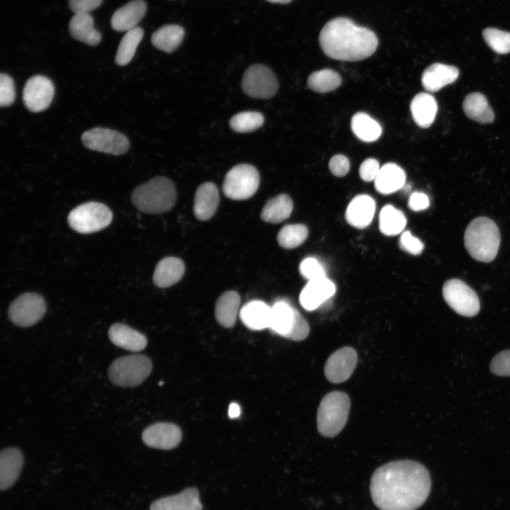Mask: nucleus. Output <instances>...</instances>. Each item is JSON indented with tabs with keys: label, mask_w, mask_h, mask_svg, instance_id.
Instances as JSON below:
<instances>
[{
	"label": "nucleus",
	"mask_w": 510,
	"mask_h": 510,
	"mask_svg": "<svg viewBox=\"0 0 510 510\" xmlns=\"http://www.w3.org/2000/svg\"><path fill=\"white\" fill-rule=\"evenodd\" d=\"M431 477L421 463L411 460L387 463L373 474L370 492L380 510H416L427 499Z\"/></svg>",
	"instance_id": "nucleus-1"
},
{
	"label": "nucleus",
	"mask_w": 510,
	"mask_h": 510,
	"mask_svg": "<svg viewBox=\"0 0 510 510\" xmlns=\"http://www.w3.org/2000/svg\"><path fill=\"white\" fill-rule=\"evenodd\" d=\"M319 42L328 57L342 61H359L371 56L378 45L372 30L360 26L347 18L328 21L322 28Z\"/></svg>",
	"instance_id": "nucleus-2"
},
{
	"label": "nucleus",
	"mask_w": 510,
	"mask_h": 510,
	"mask_svg": "<svg viewBox=\"0 0 510 510\" xmlns=\"http://www.w3.org/2000/svg\"><path fill=\"white\" fill-rule=\"evenodd\" d=\"M464 242L467 251L474 259L490 262L495 259L500 244L498 227L487 217L475 218L465 231Z\"/></svg>",
	"instance_id": "nucleus-3"
},
{
	"label": "nucleus",
	"mask_w": 510,
	"mask_h": 510,
	"mask_svg": "<svg viewBox=\"0 0 510 510\" xmlns=\"http://www.w3.org/2000/svg\"><path fill=\"white\" fill-rule=\"evenodd\" d=\"M132 202L140 211L160 214L169 211L176 200L174 183L163 176L156 177L135 188Z\"/></svg>",
	"instance_id": "nucleus-4"
},
{
	"label": "nucleus",
	"mask_w": 510,
	"mask_h": 510,
	"mask_svg": "<svg viewBox=\"0 0 510 510\" xmlns=\"http://www.w3.org/2000/svg\"><path fill=\"white\" fill-rule=\"evenodd\" d=\"M350 399L341 391L327 394L321 400L317 415L318 431L325 437L336 436L344 427L349 410Z\"/></svg>",
	"instance_id": "nucleus-5"
},
{
	"label": "nucleus",
	"mask_w": 510,
	"mask_h": 510,
	"mask_svg": "<svg viewBox=\"0 0 510 510\" xmlns=\"http://www.w3.org/2000/svg\"><path fill=\"white\" fill-rule=\"evenodd\" d=\"M152 363L145 355L136 354L120 357L110 365L108 375L112 383L120 387H135L150 374Z\"/></svg>",
	"instance_id": "nucleus-6"
},
{
	"label": "nucleus",
	"mask_w": 510,
	"mask_h": 510,
	"mask_svg": "<svg viewBox=\"0 0 510 510\" xmlns=\"http://www.w3.org/2000/svg\"><path fill=\"white\" fill-rule=\"evenodd\" d=\"M112 218V212L106 205L98 202H88L74 208L67 220L74 230L89 234L106 227Z\"/></svg>",
	"instance_id": "nucleus-7"
},
{
	"label": "nucleus",
	"mask_w": 510,
	"mask_h": 510,
	"mask_svg": "<svg viewBox=\"0 0 510 510\" xmlns=\"http://www.w3.org/2000/svg\"><path fill=\"white\" fill-rule=\"evenodd\" d=\"M259 180V172L254 166L248 164H238L227 173L222 191L232 200H246L256 193Z\"/></svg>",
	"instance_id": "nucleus-8"
},
{
	"label": "nucleus",
	"mask_w": 510,
	"mask_h": 510,
	"mask_svg": "<svg viewBox=\"0 0 510 510\" xmlns=\"http://www.w3.org/2000/svg\"><path fill=\"white\" fill-rule=\"evenodd\" d=\"M443 296L447 304L460 315L473 317L480 311L476 293L459 279H451L444 283Z\"/></svg>",
	"instance_id": "nucleus-9"
},
{
	"label": "nucleus",
	"mask_w": 510,
	"mask_h": 510,
	"mask_svg": "<svg viewBox=\"0 0 510 510\" xmlns=\"http://www.w3.org/2000/svg\"><path fill=\"white\" fill-rule=\"evenodd\" d=\"M46 311L44 298L33 293L18 297L8 308L11 321L22 327H30L42 319Z\"/></svg>",
	"instance_id": "nucleus-10"
},
{
	"label": "nucleus",
	"mask_w": 510,
	"mask_h": 510,
	"mask_svg": "<svg viewBox=\"0 0 510 510\" xmlns=\"http://www.w3.org/2000/svg\"><path fill=\"white\" fill-rule=\"evenodd\" d=\"M242 86L248 96L264 99L276 94L278 84L275 74L268 67L254 64L244 72Z\"/></svg>",
	"instance_id": "nucleus-11"
},
{
	"label": "nucleus",
	"mask_w": 510,
	"mask_h": 510,
	"mask_svg": "<svg viewBox=\"0 0 510 510\" xmlns=\"http://www.w3.org/2000/svg\"><path fill=\"white\" fill-rule=\"evenodd\" d=\"M81 141L84 146L91 150L113 155L125 153L130 145L125 135L105 128H94L84 132Z\"/></svg>",
	"instance_id": "nucleus-12"
},
{
	"label": "nucleus",
	"mask_w": 510,
	"mask_h": 510,
	"mask_svg": "<svg viewBox=\"0 0 510 510\" xmlns=\"http://www.w3.org/2000/svg\"><path fill=\"white\" fill-rule=\"evenodd\" d=\"M55 94L52 81L46 76L35 75L27 80L23 91V101L31 112L38 113L47 108Z\"/></svg>",
	"instance_id": "nucleus-13"
},
{
	"label": "nucleus",
	"mask_w": 510,
	"mask_h": 510,
	"mask_svg": "<svg viewBox=\"0 0 510 510\" xmlns=\"http://www.w3.org/2000/svg\"><path fill=\"white\" fill-rule=\"evenodd\" d=\"M357 353L351 347H342L334 351L324 366L327 379L333 383L346 381L353 373L357 363Z\"/></svg>",
	"instance_id": "nucleus-14"
},
{
	"label": "nucleus",
	"mask_w": 510,
	"mask_h": 510,
	"mask_svg": "<svg viewBox=\"0 0 510 510\" xmlns=\"http://www.w3.org/2000/svg\"><path fill=\"white\" fill-rule=\"evenodd\" d=\"M181 436V431L176 424L161 422L147 427L142 432V438L149 447L171 450L179 444Z\"/></svg>",
	"instance_id": "nucleus-15"
},
{
	"label": "nucleus",
	"mask_w": 510,
	"mask_h": 510,
	"mask_svg": "<svg viewBox=\"0 0 510 510\" xmlns=\"http://www.w3.org/2000/svg\"><path fill=\"white\" fill-rule=\"evenodd\" d=\"M335 292L334 283L327 277L310 280L300 293V303L307 310H314L332 297Z\"/></svg>",
	"instance_id": "nucleus-16"
},
{
	"label": "nucleus",
	"mask_w": 510,
	"mask_h": 510,
	"mask_svg": "<svg viewBox=\"0 0 510 510\" xmlns=\"http://www.w3.org/2000/svg\"><path fill=\"white\" fill-rule=\"evenodd\" d=\"M149 510H203V505L198 490L195 487H188L178 494L153 502Z\"/></svg>",
	"instance_id": "nucleus-17"
},
{
	"label": "nucleus",
	"mask_w": 510,
	"mask_h": 510,
	"mask_svg": "<svg viewBox=\"0 0 510 510\" xmlns=\"http://www.w3.org/2000/svg\"><path fill=\"white\" fill-rule=\"evenodd\" d=\"M375 212V202L368 195H358L349 203L345 213L347 222L356 228L363 229L372 222Z\"/></svg>",
	"instance_id": "nucleus-18"
},
{
	"label": "nucleus",
	"mask_w": 510,
	"mask_h": 510,
	"mask_svg": "<svg viewBox=\"0 0 510 510\" xmlns=\"http://www.w3.org/2000/svg\"><path fill=\"white\" fill-rule=\"evenodd\" d=\"M458 76L459 70L456 67L434 63L424 69L421 81L425 90L437 92L444 86L453 83Z\"/></svg>",
	"instance_id": "nucleus-19"
},
{
	"label": "nucleus",
	"mask_w": 510,
	"mask_h": 510,
	"mask_svg": "<svg viewBox=\"0 0 510 510\" xmlns=\"http://www.w3.org/2000/svg\"><path fill=\"white\" fill-rule=\"evenodd\" d=\"M219 191L215 184L206 182L199 186L196 191L193 212L202 221L210 219L219 205Z\"/></svg>",
	"instance_id": "nucleus-20"
},
{
	"label": "nucleus",
	"mask_w": 510,
	"mask_h": 510,
	"mask_svg": "<svg viewBox=\"0 0 510 510\" xmlns=\"http://www.w3.org/2000/svg\"><path fill=\"white\" fill-rule=\"evenodd\" d=\"M147 5L142 0H132L117 9L110 24L117 31H128L136 27L145 14Z\"/></svg>",
	"instance_id": "nucleus-21"
},
{
	"label": "nucleus",
	"mask_w": 510,
	"mask_h": 510,
	"mask_svg": "<svg viewBox=\"0 0 510 510\" xmlns=\"http://www.w3.org/2000/svg\"><path fill=\"white\" fill-rule=\"evenodd\" d=\"M23 463V456L17 448L4 449L0 453V489L6 490L18 479Z\"/></svg>",
	"instance_id": "nucleus-22"
},
{
	"label": "nucleus",
	"mask_w": 510,
	"mask_h": 510,
	"mask_svg": "<svg viewBox=\"0 0 510 510\" xmlns=\"http://www.w3.org/2000/svg\"><path fill=\"white\" fill-rule=\"evenodd\" d=\"M271 307L261 300L246 303L239 315L242 323L249 329L260 331L269 328Z\"/></svg>",
	"instance_id": "nucleus-23"
},
{
	"label": "nucleus",
	"mask_w": 510,
	"mask_h": 510,
	"mask_svg": "<svg viewBox=\"0 0 510 510\" xmlns=\"http://www.w3.org/2000/svg\"><path fill=\"white\" fill-rule=\"evenodd\" d=\"M185 272L183 261L174 256L162 259L157 264L154 274L153 282L159 288H168L178 283Z\"/></svg>",
	"instance_id": "nucleus-24"
},
{
	"label": "nucleus",
	"mask_w": 510,
	"mask_h": 510,
	"mask_svg": "<svg viewBox=\"0 0 510 510\" xmlns=\"http://www.w3.org/2000/svg\"><path fill=\"white\" fill-rule=\"evenodd\" d=\"M108 337L115 346L130 351H142L147 343L144 335L121 323H115L110 327Z\"/></svg>",
	"instance_id": "nucleus-25"
},
{
	"label": "nucleus",
	"mask_w": 510,
	"mask_h": 510,
	"mask_svg": "<svg viewBox=\"0 0 510 510\" xmlns=\"http://www.w3.org/2000/svg\"><path fill=\"white\" fill-rule=\"evenodd\" d=\"M94 18L89 13H74L69 24L71 35L89 45H97L101 41V35L94 28Z\"/></svg>",
	"instance_id": "nucleus-26"
},
{
	"label": "nucleus",
	"mask_w": 510,
	"mask_h": 510,
	"mask_svg": "<svg viewBox=\"0 0 510 510\" xmlns=\"http://www.w3.org/2000/svg\"><path fill=\"white\" fill-rule=\"evenodd\" d=\"M406 181L404 171L397 164L387 163L384 164L374 180L378 192L387 195L402 188Z\"/></svg>",
	"instance_id": "nucleus-27"
},
{
	"label": "nucleus",
	"mask_w": 510,
	"mask_h": 510,
	"mask_svg": "<svg viewBox=\"0 0 510 510\" xmlns=\"http://www.w3.org/2000/svg\"><path fill=\"white\" fill-rule=\"evenodd\" d=\"M410 110L416 124L422 128H427L435 120L438 110L437 102L432 95L421 92L413 98Z\"/></svg>",
	"instance_id": "nucleus-28"
},
{
	"label": "nucleus",
	"mask_w": 510,
	"mask_h": 510,
	"mask_svg": "<svg viewBox=\"0 0 510 510\" xmlns=\"http://www.w3.org/2000/svg\"><path fill=\"white\" fill-rule=\"evenodd\" d=\"M463 108L468 118L480 124L492 123L494 120L492 107L486 97L480 92L467 95L463 103Z\"/></svg>",
	"instance_id": "nucleus-29"
},
{
	"label": "nucleus",
	"mask_w": 510,
	"mask_h": 510,
	"mask_svg": "<svg viewBox=\"0 0 510 510\" xmlns=\"http://www.w3.org/2000/svg\"><path fill=\"white\" fill-rule=\"evenodd\" d=\"M240 304L238 293L230 290L222 293L217 299L215 314L218 323L224 327H232L237 320Z\"/></svg>",
	"instance_id": "nucleus-30"
},
{
	"label": "nucleus",
	"mask_w": 510,
	"mask_h": 510,
	"mask_svg": "<svg viewBox=\"0 0 510 510\" xmlns=\"http://www.w3.org/2000/svg\"><path fill=\"white\" fill-rule=\"evenodd\" d=\"M295 315V308L285 300H278L271 307L269 329L274 334L287 338Z\"/></svg>",
	"instance_id": "nucleus-31"
},
{
	"label": "nucleus",
	"mask_w": 510,
	"mask_h": 510,
	"mask_svg": "<svg viewBox=\"0 0 510 510\" xmlns=\"http://www.w3.org/2000/svg\"><path fill=\"white\" fill-rule=\"evenodd\" d=\"M293 208V203L289 196L279 194L264 205L261 212V219L269 223L277 224L288 219Z\"/></svg>",
	"instance_id": "nucleus-32"
},
{
	"label": "nucleus",
	"mask_w": 510,
	"mask_h": 510,
	"mask_svg": "<svg viewBox=\"0 0 510 510\" xmlns=\"http://www.w3.org/2000/svg\"><path fill=\"white\" fill-rule=\"evenodd\" d=\"M184 30L177 25H166L155 31L151 38L152 43L157 48L171 52L181 43Z\"/></svg>",
	"instance_id": "nucleus-33"
},
{
	"label": "nucleus",
	"mask_w": 510,
	"mask_h": 510,
	"mask_svg": "<svg viewBox=\"0 0 510 510\" xmlns=\"http://www.w3.org/2000/svg\"><path fill=\"white\" fill-rule=\"evenodd\" d=\"M351 128L353 134L361 140L371 142L377 140L382 134L380 125L366 113H356L351 118Z\"/></svg>",
	"instance_id": "nucleus-34"
},
{
	"label": "nucleus",
	"mask_w": 510,
	"mask_h": 510,
	"mask_svg": "<svg viewBox=\"0 0 510 510\" xmlns=\"http://www.w3.org/2000/svg\"><path fill=\"white\" fill-rule=\"evenodd\" d=\"M406 225L407 219L401 210L391 205H386L381 209L379 227L385 235H397L404 230Z\"/></svg>",
	"instance_id": "nucleus-35"
},
{
	"label": "nucleus",
	"mask_w": 510,
	"mask_h": 510,
	"mask_svg": "<svg viewBox=\"0 0 510 510\" xmlns=\"http://www.w3.org/2000/svg\"><path fill=\"white\" fill-rule=\"evenodd\" d=\"M142 37L143 30L140 27H136L126 32L117 50L115 59L117 64L125 66L132 60Z\"/></svg>",
	"instance_id": "nucleus-36"
},
{
	"label": "nucleus",
	"mask_w": 510,
	"mask_h": 510,
	"mask_svg": "<svg viewBox=\"0 0 510 510\" xmlns=\"http://www.w3.org/2000/svg\"><path fill=\"white\" fill-rule=\"evenodd\" d=\"M341 84V76L330 69L314 72L307 79L308 87L317 93L332 91L339 88Z\"/></svg>",
	"instance_id": "nucleus-37"
},
{
	"label": "nucleus",
	"mask_w": 510,
	"mask_h": 510,
	"mask_svg": "<svg viewBox=\"0 0 510 510\" xmlns=\"http://www.w3.org/2000/svg\"><path fill=\"white\" fill-rule=\"evenodd\" d=\"M307 236L308 230L305 225H286L279 231L277 240L281 247L294 249L301 245Z\"/></svg>",
	"instance_id": "nucleus-38"
},
{
	"label": "nucleus",
	"mask_w": 510,
	"mask_h": 510,
	"mask_svg": "<svg viewBox=\"0 0 510 510\" xmlns=\"http://www.w3.org/2000/svg\"><path fill=\"white\" fill-rule=\"evenodd\" d=\"M264 122L263 115L256 111H244L234 115L230 120L231 128L238 132H249L260 128Z\"/></svg>",
	"instance_id": "nucleus-39"
},
{
	"label": "nucleus",
	"mask_w": 510,
	"mask_h": 510,
	"mask_svg": "<svg viewBox=\"0 0 510 510\" xmlns=\"http://www.w3.org/2000/svg\"><path fill=\"white\" fill-rule=\"evenodd\" d=\"M482 36L487 45L496 53L504 55L510 52V33L495 28H487Z\"/></svg>",
	"instance_id": "nucleus-40"
},
{
	"label": "nucleus",
	"mask_w": 510,
	"mask_h": 510,
	"mask_svg": "<svg viewBox=\"0 0 510 510\" xmlns=\"http://www.w3.org/2000/svg\"><path fill=\"white\" fill-rule=\"evenodd\" d=\"M300 272L309 281L327 277L324 267L314 257H307L302 261L300 264Z\"/></svg>",
	"instance_id": "nucleus-41"
},
{
	"label": "nucleus",
	"mask_w": 510,
	"mask_h": 510,
	"mask_svg": "<svg viewBox=\"0 0 510 510\" xmlns=\"http://www.w3.org/2000/svg\"><path fill=\"white\" fill-rule=\"evenodd\" d=\"M16 97L15 86L13 79L6 74L0 75V106H11Z\"/></svg>",
	"instance_id": "nucleus-42"
},
{
	"label": "nucleus",
	"mask_w": 510,
	"mask_h": 510,
	"mask_svg": "<svg viewBox=\"0 0 510 510\" xmlns=\"http://www.w3.org/2000/svg\"><path fill=\"white\" fill-rule=\"evenodd\" d=\"M490 370L499 376H510V350L497 353L491 361Z\"/></svg>",
	"instance_id": "nucleus-43"
},
{
	"label": "nucleus",
	"mask_w": 510,
	"mask_h": 510,
	"mask_svg": "<svg viewBox=\"0 0 510 510\" xmlns=\"http://www.w3.org/2000/svg\"><path fill=\"white\" fill-rule=\"evenodd\" d=\"M310 327L307 322L299 311L295 308L294 322L293 327L287 338L293 341H302L309 334Z\"/></svg>",
	"instance_id": "nucleus-44"
},
{
	"label": "nucleus",
	"mask_w": 510,
	"mask_h": 510,
	"mask_svg": "<svg viewBox=\"0 0 510 510\" xmlns=\"http://www.w3.org/2000/svg\"><path fill=\"white\" fill-rule=\"evenodd\" d=\"M399 244L402 250L412 255L420 254L424 248L421 241L413 236L409 231H406L401 234Z\"/></svg>",
	"instance_id": "nucleus-45"
},
{
	"label": "nucleus",
	"mask_w": 510,
	"mask_h": 510,
	"mask_svg": "<svg viewBox=\"0 0 510 510\" xmlns=\"http://www.w3.org/2000/svg\"><path fill=\"white\" fill-rule=\"evenodd\" d=\"M380 169L379 162L373 158L365 159L360 166L359 175L365 181H374Z\"/></svg>",
	"instance_id": "nucleus-46"
},
{
	"label": "nucleus",
	"mask_w": 510,
	"mask_h": 510,
	"mask_svg": "<svg viewBox=\"0 0 510 510\" xmlns=\"http://www.w3.org/2000/svg\"><path fill=\"white\" fill-rule=\"evenodd\" d=\"M330 171L336 176L341 177L348 174L350 169L348 159L343 154H336L329 162Z\"/></svg>",
	"instance_id": "nucleus-47"
},
{
	"label": "nucleus",
	"mask_w": 510,
	"mask_h": 510,
	"mask_svg": "<svg viewBox=\"0 0 510 510\" xmlns=\"http://www.w3.org/2000/svg\"><path fill=\"white\" fill-rule=\"evenodd\" d=\"M103 0H69V8L74 13H90L98 7Z\"/></svg>",
	"instance_id": "nucleus-48"
},
{
	"label": "nucleus",
	"mask_w": 510,
	"mask_h": 510,
	"mask_svg": "<svg viewBox=\"0 0 510 510\" xmlns=\"http://www.w3.org/2000/svg\"><path fill=\"white\" fill-rule=\"evenodd\" d=\"M429 197L424 193L414 192L411 194L408 201L409 208L414 211H421L429 208Z\"/></svg>",
	"instance_id": "nucleus-49"
},
{
	"label": "nucleus",
	"mask_w": 510,
	"mask_h": 510,
	"mask_svg": "<svg viewBox=\"0 0 510 510\" xmlns=\"http://www.w3.org/2000/svg\"><path fill=\"white\" fill-rule=\"evenodd\" d=\"M228 415L230 418H237L240 415V407L237 403H231L229 407Z\"/></svg>",
	"instance_id": "nucleus-50"
},
{
	"label": "nucleus",
	"mask_w": 510,
	"mask_h": 510,
	"mask_svg": "<svg viewBox=\"0 0 510 510\" xmlns=\"http://www.w3.org/2000/svg\"><path fill=\"white\" fill-rule=\"evenodd\" d=\"M267 1H270L271 3L288 4V3H290L292 0H267Z\"/></svg>",
	"instance_id": "nucleus-51"
}]
</instances>
